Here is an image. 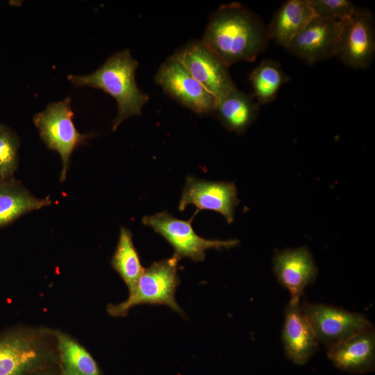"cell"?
Instances as JSON below:
<instances>
[{
	"mask_svg": "<svg viewBox=\"0 0 375 375\" xmlns=\"http://www.w3.org/2000/svg\"><path fill=\"white\" fill-rule=\"evenodd\" d=\"M138 62L129 50L112 54L96 71L85 75L69 74L67 79L76 87L102 90L117 103V113L112 122V131L126 119L141 114L149 96L136 85L135 73Z\"/></svg>",
	"mask_w": 375,
	"mask_h": 375,
	"instance_id": "7a4b0ae2",
	"label": "cell"
},
{
	"mask_svg": "<svg viewBox=\"0 0 375 375\" xmlns=\"http://www.w3.org/2000/svg\"><path fill=\"white\" fill-rule=\"evenodd\" d=\"M197 212L190 219H179L167 211L144 216L142 223L160 235L174 249L179 260L188 258L194 262L204 260L208 249H228L237 246V240H208L198 235L192 226Z\"/></svg>",
	"mask_w": 375,
	"mask_h": 375,
	"instance_id": "5b68a950",
	"label": "cell"
},
{
	"mask_svg": "<svg viewBox=\"0 0 375 375\" xmlns=\"http://www.w3.org/2000/svg\"><path fill=\"white\" fill-rule=\"evenodd\" d=\"M44 375H47V374H44Z\"/></svg>",
	"mask_w": 375,
	"mask_h": 375,
	"instance_id": "cb8c5ba5",
	"label": "cell"
},
{
	"mask_svg": "<svg viewBox=\"0 0 375 375\" xmlns=\"http://www.w3.org/2000/svg\"><path fill=\"white\" fill-rule=\"evenodd\" d=\"M19 139L10 127L0 124V180L14 178L18 166Z\"/></svg>",
	"mask_w": 375,
	"mask_h": 375,
	"instance_id": "7402d4cb",
	"label": "cell"
},
{
	"mask_svg": "<svg viewBox=\"0 0 375 375\" xmlns=\"http://www.w3.org/2000/svg\"><path fill=\"white\" fill-rule=\"evenodd\" d=\"M179 259L172 257L155 261L144 269L134 288L129 291L126 300L118 304H109L108 314L112 317H124L135 306L164 305L183 315L175 294L180 284L178 275Z\"/></svg>",
	"mask_w": 375,
	"mask_h": 375,
	"instance_id": "3957f363",
	"label": "cell"
},
{
	"mask_svg": "<svg viewBox=\"0 0 375 375\" xmlns=\"http://www.w3.org/2000/svg\"><path fill=\"white\" fill-rule=\"evenodd\" d=\"M56 338L63 375H101L94 358L76 340L60 332L56 333Z\"/></svg>",
	"mask_w": 375,
	"mask_h": 375,
	"instance_id": "d6986e66",
	"label": "cell"
},
{
	"mask_svg": "<svg viewBox=\"0 0 375 375\" xmlns=\"http://www.w3.org/2000/svg\"><path fill=\"white\" fill-rule=\"evenodd\" d=\"M344 21L315 17L286 49L310 65L336 56Z\"/></svg>",
	"mask_w": 375,
	"mask_h": 375,
	"instance_id": "8fae6325",
	"label": "cell"
},
{
	"mask_svg": "<svg viewBox=\"0 0 375 375\" xmlns=\"http://www.w3.org/2000/svg\"><path fill=\"white\" fill-rule=\"evenodd\" d=\"M155 81L165 92L195 113H215L216 99L174 56L161 65Z\"/></svg>",
	"mask_w": 375,
	"mask_h": 375,
	"instance_id": "ba28073f",
	"label": "cell"
},
{
	"mask_svg": "<svg viewBox=\"0 0 375 375\" xmlns=\"http://www.w3.org/2000/svg\"><path fill=\"white\" fill-rule=\"evenodd\" d=\"M375 53L373 15L367 9L356 8L344 21L337 57L355 69H367Z\"/></svg>",
	"mask_w": 375,
	"mask_h": 375,
	"instance_id": "30bf717a",
	"label": "cell"
},
{
	"mask_svg": "<svg viewBox=\"0 0 375 375\" xmlns=\"http://www.w3.org/2000/svg\"><path fill=\"white\" fill-rule=\"evenodd\" d=\"M269 41L262 19L240 3H232L211 15L201 42L228 67L255 60Z\"/></svg>",
	"mask_w": 375,
	"mask_h": 375,
	"instance_id": "6da1fadb",
	"label": "cell"
},
{
	"mask_svg": "<svg viewBox=\"0 0 375 375\" xmlns=\"http://www.w3.org/2000/svg\"><path fill=\"white\" fill-rule=\"evenodd\" d=\"M71 98L49 103L33 117V122L46 146L58 153L62 160L60 182L65 181L74 150L86 142L91 134L79 133L73 123Z\"/></svg>",
	"mask_w": 375,
	"mask_h": 375,
	"instance_id": "277c9868",
	"label": "cell"
},
{
	"mask_svg": "<svg viewBox=\"0 0 375 375\" xmlns=\"http://www.w3.org/2000/svg\"><path fill=\"white\" fill-rule=\"evenodd\" d=\"M300 307L319 343L327 348L373 327L362 313L306 300L300 302Z\"/></svg>",
	"mask_w": 375,
	"mask_h": 375,
	"instance_id": "8992f818",
	"label": "cell"
},
{
	"mask_svg": "<svg viewBox=\"0 0 375 375\" xmlns=\"http://www.w3.org/2000/svg\"><path fill=\"white\" fill-rule=\"evenodd\" d=\"M300 302L290 301L285 309L282 341L288 358L295 364L303 365L315 353L319 343Z\"/></svg>",
	"mask_w": 375,
	"mask_h": 375,
	"instance_id": "5bb4252c",
	"label": "cell"
},
{
	"mask_svg": "<svg viewBox=\"0 0 375 375\" xmlns=\"http://www.w3.org/2000/svg\"><path fill=\"white\" fill-rule=\"evenodd\" d=\"M174 56L217 101L235 87L228 67L201 41L187 44Z\"/></svg>",
	"mask_w": 375,
	"mask_h": 375,
	"instance_id": "9c48e42d",
	"label": "cell"
},
{
	"mask_svg": "<svg viewBox=\"0 0 375 375\" xmlns=\"http://www.w3.org/2000/svg\"><path fill=\"white\" fill-rule=\"evenodd\" d=\"M278 282L288 290L292 301H300L306 288L316 278L318 269L306 247L276 251L272 260Z\"/></svg>",
	"mask_w": 375,
	"mask_h": 375,
	"instance_id": "4fadbf2b",
	"label": "cell"
},
{
	"mask_svg": "<svg viewBox=\"0 0 375 375\" xmlns=\"http://www.w3.org/2000/svg\"><path fill=\"white\" fill-rule=\"evenodd\" d=\"M315 17L309 0L286 1L267 26L268 38L286 49Z\"/></svg>",
	"mask_w": 375,
	"mask_h": 375,
	"instance_id": "2e32d148",
	"label": "cell"
},
{
	"mask_svg": "<svg viewBox=\"0 0 375 375\" xmlns=\"http://www.w3.org/2000/svg\"><path fill=\"white\" fill-rule=\"evenodd\" d=\"M316 17L344 20L356 9L349 0H309Z\"/></svg>",
	"mask_w": 375,
	"mask_h": 375,
	"instance_id": "603a6c76",
	"label": "cell"
},
{
	"mask_svg": "<svg viewBox=\"0 0 375 375\" xmlns=\"http://www.w3.org/2000/svg\"><path fill=\"white\" fill-rule=\"evenodd\" d=\"M259 112V104L236 87L217 101L215 113L228 130L237 134L244 133L255 122Z\"/></svg>",
	"mask_w": 375,
	"mask_h": 375,
	"instance_id": "e0dca14e",
	"label": "cell"
},
{
	"mask_svg": "<svg viewBox=\"0 0 375 375\" xmlns=\"http://www.w3.org/2000/svg\"><path fill=\"white\" fill-rule=\"evenodd\" d=\"M327 356L338 369L353 374L374 369L375 333L373 327L327 348Z\"/></svg>",
	"mask_w": 375,
	"mask_h": 375,
	"instance_id": "9a60e30c",
	"label": "cell"
},
{
	"mask_svg": "<svg viewBox=\"0 0 375 375\" xmlns=\"http://www.w3.org/2000/svg\"><path fill=\"white\" fill-rule=\"evenodd\" d=\"M239 203L235 185L231 182H214L187 176L178 204L179 211L194 205L200 210H212L220 213L231 224Z\"/></svg>",
	"mask_w": 375,
	"mask_h": 375,
	"instance_id": "7c38bea8",
	"label": "cell"
},
{
	"mask_svg": "<svg viewBox=\"0 0 375 375\" xmlns=\"http://www.w3.org/2000/svg\"><path fill=\"white\" fill-rule=\"evenodd\" d=\"M110 263L126 285L128 292L131 291L144 268L133 244L132 233L124 226L120 228L119 240Z\"/></svg>",
	"mask_w": 375,
	"mask_h": 375,
	"instance_id": "44dd1931",
	"label": "cell"
},
{
	"mask_svg": "<svg viewBox=\"0 0 375 375\" xmlns=\"http://www.w3.org/2000/svg\"><path fill=\"white\" fill-rule=\"evenodd\" d=\"M51 203L49 197H35L14 178L0 180V228L29 212Z\"/></svg>",
	"mask_w": 375,
	"mask_h": 375,
	"instance_id": "ac0fdd59",
	"label": "cell"
},
{
	"mask_svg": "<svg viewBox=\"0 0 375 375\" xmlns=\"http://www.w3.org/2000/svg\"><path fill=\"white\" fill-rule=\"evenodd\" d=\"M279 62L265 59L249 74L253 96L260 105L273 101L281 86L289 81Z\"/></svg>",
	"mask_w": 375,
	"mask_h": 375,
	"instance_id": "ffe728a7",
	"label": "cell"
},
{
	"mask_svg": "<svg viewBox=\"0 0 375 375\" xmlns=\"http://www.w3.org/2000/svg\"><path fill=\"white\" fill-rule=\"evenodd\" d=\"M49 333L24 330L0 339V375H22L49 356Z\"/></svg>",
	"mask_w": 375,
	"mask_h": 375,
	"instance_id": "52a82bcc",
	"label": "cell"
}]
</instances>
